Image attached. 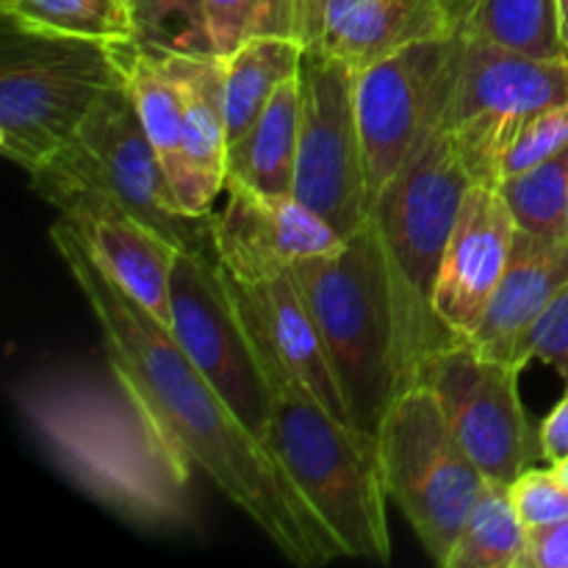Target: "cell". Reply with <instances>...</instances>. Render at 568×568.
Masks as SVG:
<instances>
[{
    "instance_id": "6da1fadb",
    "label": "cell",
    "mask_w": 568,
    "mask_h": 568,
    "mask_svg": "<svg viewBox=\"0 0 568 568\" xmlns=\"http://www.w3.org/2000/svg\"><path fill=\"white\" fill-rule=\"evenodd\" d=\"M50 239L98 320L109 364L144 399L181 453L253 519L288 564L311 568L336 560L338 552L286 471L192 364L170 327L100 270L64 220L50 227Z\"/></svg>"
},
{
    "instance_id": "7a4b0ae2",
    "label": "cell",
    "mask_w": 568,
    "mask_h": 568,
    "mask_svg": "<svg viewBox=\"0 0 568 568\" xmlns=\"http://www.w3.org/2000/svg\"><path fill=\"white\" fill-rule=\"evenodd\" d=\"M14 403L50 464L109 514L142 530L194 525V464L114 366L37 372Z\"/></svg>"
},
{
    "instance_id": "3957f363",
    "label": "cell",
    "mask_w": 568,
    "mask_h": 568,
    "mask_svg": "<svg viewBox=\"0 0 568 568\" xmlns=\"http://www.w3.org/2000/svg\"><path fill=\"white\" fill-rule=\"evenodd\" d=\"M225 283L247 327L266 383V430L261 444L294 483L338 558L388 564V497L381 480L375 438L338 422L292 375L272 347L244 283L227 272Z\"/></svg>"
},
{
    "instance_id": "277c9868",
    "label": "cell",
    "mask_w": 568,
    "mask_h": 568,
    "mask_svg": "<svg viewBox=\"0 0 568 568\" xmlns=\"http://www.w3.org/2000/svg\"><path fill=\"white\" fill-rule=\"evenodd\" d=\"M475 183V166L442 120L422 136L369 214L392 300L397 394L416 386L427 358L455 342L436 316L433 294L455 216Z\"/></svg>"
},
{
    "instance_id": "5b68a950",
    "label": "cell",
    "mask_w": 568,
    "mask_h": 568,
    "mask_svg": "<svg viewBox=\"0 0 568 568\" xmlns=\"http://www.w3.org/2000/svg\"><path fill=\"white\" fill-rule=\"evenodd\" d=\"M28 178L59 214L81 205H114L181 250L214 253V214L197 216L181 203L125 78L105 92L75 136Z\"/></svg>"
},
{
    "instance_id": "8992f818",
    "label": "cell",
    "mask_w": 568,
    "mask_h": 568,
    "mask_svg": "<svg viewBox=\"0 0 568 568\" xmlns=\"http://www.w3.org/2000/svg\"><path fill=\"white\" fill-rule=\"evenodd\" d=\"M292 272L325 338L355 427L375 438L397 397V375L392 300L372 220L338 250L300 261Z\"/></svg>"
},
{
    "instance_id": "52a82bcc",
    "label": "cell",
    "mask_w": 568,
    "mask_h": 568,
    "mask_svg": "<svg viewBox=\"0 0 568 568\" xmlns=\"http://www.w3.org/2000/svg\"><path fill=\"white\" fill-rule=\"evenodd\" d=\"M122 81L114 44L6 26L0 53V153L26 172L64 148Z\"/></svg>"
},
{
    "instance_id": "ba28073f",
    "label": "cell",
    "mask_w": 568,
    "mask_h": 568,
    "mask_svg": "<svg viewBox=\"0 0 568 568\" xmlns=\"http://www.w3.org/2000/svg\"><path fill=\"white\" fill-rule=\"evenodd\" d=\"M386 497L403 510L425 552L444 566L488 477L460 447L430 386L405 388L375 433Z\"/></svg>"
},
{
    "instance_id": "9c48e42d",
    "label": "cell",
    "mask_w": 568,
    "mask_h": 568,
    "mask_svg": "<svg viewBox=\"0 0 568 568\" xmlns=\"http://www.w3.org/2000/svg\"><path fill=\"white\" fill-rule=\"evenodd\" d=\"M355 75L353 67L320 50H305L300 67V144L292 194L342 239L369 220Z\"/></svg>"
},
{
    "instance_id": "30bf717a",
    "label": "cell",
    "mask_w": 568,
    "mask_h": 568,
    "mask_svg": "<svg viewBox=\"0 0 568 568\" xmlns=\"http://www.w3.org/2000/svg\"><path fill=\"white\" fill-rule=\"evenodd\" d=\"M453 94L444 122L458 136L480 183L497 186L510 139L538 111L568 100V59L458 39Z\"/></svg>"
},
{
    "instance_id": "8fae6325",
    "label": "cell",
    "mask_w": 568,
    "mask_h": 568,
    "mask_svg": "<svg viewBox=\"0 0 568 568\" xmlns=\"http://www.w3.org/2000/svg\"><path fill=\"white\" fill-rule=\"evenodd\" d=\"M458 50V37L416 42L355 75L369 214L422 136L444 120Z\"/></svg>"
},
{
    "instance_id": "7c38bea8",
    "label": "cell",
    "mask_w": 568,
    "mask_h": 568,
    "mask_svg": "<svg viewBox=\"0 0 568 568\" xmlns=\"http://www.w3.org/2000/svg\"><path fill=\"white\" fill-rule=\"evenodd\" d=\"M519 366L488 358L469 342L438 349L419 372L477 469L508 486L541 455L519 397Z\"/></svg>"
},
{
    "instance_id": "4fadbf2b",
    "label": "cell",
    "mask_w": 568,
    "mask_h": 568,
    "mask_svg": "<svg viewBox=\"0 0 568 568\" xmlns=\"http://www.w3.org/2000/svg\"><path fill=\"white\" fill-rule=\"evenodd\" d=\"M170 308V331L183 353L261 442L266 430V383L214 253L183 250L178 255Z\"/></svg>"
},
{
    "instance_id": "5bb4252c",
    "label": "cell",
    "mask_w": 568,
    "mask_h": 568,
    "mask_svg": "<svg viewBox=\"0 0 568 568\" xmlns=\"http://www.w3.org/2000/svg\"><path fill=\"white\" fill-rule=\"evenodd\" d=\"M225 192V209L214 214V253L222 270L244 286L275 281L300 261L344 244L294 194H266L236 181H227Z\"/></svg>"
},
{
    "instance_id": "9a60e30c",
    "label": "cell",
    "mask_w": 568,
    "mask_h": 568,
    "mask_svg": "<svg viewBox=\"0 0 568 568\" xmlns=\"http://www.w3.org/2000/svg\"><path fill=\"white\" fill-rule=\"evenodd\" d=\"M516 233L499 189L475 183L455 216L433 294L436 316L455 342H469L480 327L510 264Z\"/></svg>"
},
{
    "instance_id": "2e32d148",
    "label": "cell",
    "mask_w": 568,
    "mask_h": 568,
    "mask_svg": "<svg viewBox=\"0 0 568 568\" xmlns=\"http://www.w3.org/2000/svg\"><path fill=\"white\" fill-rule=\"evenodd\" d=\"M453 37L442 0H297L294 39L355 72L416 42Z\"/></svg>"
},
{
    "instance_id": "e0dca14e",
    "label": "cell",
    "mask_w": 568,
    "mask_h": 568,
    "mask_svg": "<svg viewBox=\"0 0 568 568\" xmlns=\"http://www.w3.org/2000/svg\"><path fill=\"white\" fill-rule=\"evenodd\" d=\"M183 98V159L175 192L192 214H214L227 181V128L222 98V55L150 44Z\"/></svg>"
},
{
    "instance_id": "ac0fdd59",
    "label": "cell",
    "mask_w": 568,
    "mask_h": 568,
    "mask_svg": "<svg viewBox=\"0 0 568 568\" xmlns=\"http://www.w3.org/2000/svg\"><path fill=\"white\" fill-rule=\"evenodd\" d=\"M61 220L133 303L172 327L170 281L178 255L183 253L175 242L114 205H81L61 214Z\"/></svg>"
},
{
    "instance_id": "d6986e66",
    "label": "cell",
    "mask_w": 568,
    "mask_h": 568,
    "mask_svg": "<svg viewBox=\"0 0 568 568\" xmlns=\"http://www.w3.org/2000/svg\"><path fill=\"white\" fill-rule=\"evenodd\" d=\"M566 283L568 239L555 242L519 231L503 283L469 344L488 358L514 364L521 336Z\"/></svg>"
},
{
    "instance_id": "ffe728a7",
    "label": "cell",
    "mask_w": 568,
    "mask_h": 568,
    "mask_svg": "<svg viewBox=\"0 0 568 568\" xmlns=\"http://www.w3.org/2000/svg\"><path fill=\"white\" fill-rule=\"evenodd\" d=\"M258 308L264 331L270 336L272 347L281 355L283 364L292 369V375L347 427L358 430L349 416L347 399L338 386L336 369L327 355L325 338L316 327L314 314L303 297L294 272L275 277V281L258 283V286H244Z\"/></svg>"
},
{
    "instance_id": "44dd1931",
    "label": "cell",
    "mask_w": 568,
    "mask_h": 568,
    "mask_svg": "<svg viewBox=\"0 0 568 568\" xmlns=\"http://www.w3.org/2000/svg\"><path fill=\"white\" fill-rule=\"evenodd\" d=\"M300 144V75L283 83L253 125L227 144V181L292 194ZM225 181V183H227Z\"/></svg>"
},
{
    "instance_id": "7402d4cb",
    "label": "cell",
    "mask_w": 568,
    "mask_h": 568,
    "mask_svg": "<svg viewBox=\"0 0 568 568\" xmlns=\"http://www.w3.org/2000/svg\"><path fill=\"white\" fill-rule=\"evenodd\" d=\"M453 37L568 59L558 0H442Z\"/></svg>"
},
{
    "instance_id": "603a6c76",
    "label": "cell",
    "mask_w": 568,
    "mask_h": 568,
    "mask_svg": "<svg viewBox=\"0 0 568 568\" xmlns=\"http://www.w3.org/2000/svg\"><path fill=\"white\" fill-rule=\"evenodd\" d=\"M305 44L281 33L247 39L231 55H222V98H225L227 144L236 142L264 111L272 94L300 75Z\"/></svg>"
},
{
    "instance_id": "cb8c5ba5",
    "label": "cell",
    "mask_w": 568,
    "mask_h": 568,
    "mask_svg": "<svg viewBox=\"0 0 568 568\" xmlns=\"http://www.w3.org/2000/svg\"><path fill=\"white\" fill-rule=\"evenodd\" d=\"M0 11L6 26L37 37L136 42L131 0H0Z\"/></svg>"
},
{
    "instance_id": "d4e9b609",
    "label": "cell",
    "mask_w": 568,
    "mask_h": 568,
    "mask_svg": "<svg viewBox=\"0 0 568 568\" xmlns=\"http://www.w3.org/2000/svg\"><path fill=\"white\" fill-rule=\"evenodd\" d=\"M527 527L508 483L486 480L444 568H525Z\"/></svg>"
},
{
    "instance_id": "484cf974",
    "label": "cell",
    "mask_w": 568,
    "mask_h": 568,
    "mask_svg": "<svg viewBox=\"0 0 568 568\" xmlns=\"http://www.w3.org/2000/svg\"><path fill=\"white\" fill-rule=\"evenodd\" d=\"M497 189L519 231L555 242L568 239V150L530 170L505 175Z\"/></svg>"
},
{
    "instance_id": "4316f807",
    "label": "cell",
    "mask_w": 568,
    "mask_h": 568,
    "mask_svg": "<svg viewBox=\"0 0 568 568\" xmlns=\"http://www.w3.org/2000/svg\"><path fill=\"white\" fill-rule=\"evenodd\" d=\"M294 3L297 0H203L209 50L231 55L261 33L294 37Z\"/></svg>"
},
{
    "instance_id": "83f0119b",
    "label": "cell",
    "mask_w": 568,
    "mask_h": 568,
    "mask_svg": "<svg viewBox=\"0 0 568 568\" xmlns=\"http://www.w3.org/2000/svg\"><path fill=\"white\" fill-rule=\"evenodd\" d=\"M136 42L178 50H209L203 0H131Z\"/></svg>"
},
{
    "instance_id": "f1b7e54d",
    "label": "cell",
    "mask_w": 568,
    "mask_h": 568,
    "mask_svg": "<svg viewBox=\"0 0 568 568\" xmlns=\"http://www.w3.org/2000/svg\"><path fill=\"white\" fill-rule=\"evenodd\" d=\"M564 150H568V100L538 111L516 131L503 155V178L530 170Z\"/></svg>"
},
{
    "instance_id": "f546056e",
    "label": "cell",
    "mask_w": 568,
    "mask_h": 568,
    "mask_svg": "<svg viewBox=\"0 0 568 568\" xmlns=\"http://www.w3.org/2000/svg\"><path fill=\"white\" fill-rule=\"evenodd\" d=\"M530 361L552 366L568 388V283L555 294L552 303L532 322L516 347L514 364L521 372Z\"/></svg>"
},
{
    "instance_id": "4dcf8cb0",
    "label": "cell",
    "mask_w": 568,
    "mask_h": 568,
    "mask_svg": "<svg viewBox=\"0 0 568 568\" xmlns=\"http://www.w3.org/2000/svg\"><path fill=\"white\" fill-rule=\"evenodd\" d=\"M510 497H514V505L527 530L558 525V521L568 519V488L555 475L552 466L549 469L530 466V469L521 471L510 483Z\"/></svg>"
},
{
    "instance_id": "1f68e13d",
    "label": "cell",
    "mask_w": 568,
    "mask_h": 568,
    "mask_svg": "<svg viewBox=\"0 0 568 568\" xmlns=\"http://www.w3.org/2000/svg\"><path fill=\"white\" fill-rule=\"evenodd\" d=\"M525 568H568V519L527 530Z\"/></svg>"
},
{
    "instance_id": "d6a6232c",
    "label": "cell",
    "mask_w": 568,
    "mask_h": 568,
    "mask_svg": "<svg viewBox=\"0 0 568 568\" xmlns=\"http://www.w3.org/2000/svg\"><path fill=\"white\" fill-rule=\"evenodd\" d=\"M538 442H541V458L547 464L568 458V388L564 399L549 410V416L538 427Z\"/></svg>"
},
{
    "instance_id": "836d02e7",
    "label": "cell",
    "mask_w": 568,
    "mask_h": 568,
    "mask_svg": "<svg viewBox=\"0 0 568 568\" xmlns=\"http://www.w3.org/2000/svg\"><path fill=\"white\" fill-rule=\"evenodd\" d=\"M560 3V31H564V48L568 55V0H558Z\"/></svg>"
},
{
    "instance_id": "e575fe53",
    "label": "cell",
    "mask_w": 568,
    "mask_h": 568,
    "mask_svg": "<svg viewBox=\"0 0 568 568\" xmlns=\"http://www.w3.org/2000/svg\"><path fill=\"white\" fill-rule=\"evenodd\" d=\"M555 469V475L560 477V483H564V486L568 488V458H564V460H558V464H549Z\"/></svg>"
},
{
    "instance_id": "d590c367",
    "label": "cell",
    "mask_w": 568,
    "mask_h": 568,
    "mask_svg": "<svg viewBox=\"0 0 568 568\" xmlns=\"http://www.w3.org/2000/svg\"><path fill=\"white\" fill-rule=\"evenodd\" d=\"M566 220H568V211H566Z\"/></svg>"
}]
</instances>
